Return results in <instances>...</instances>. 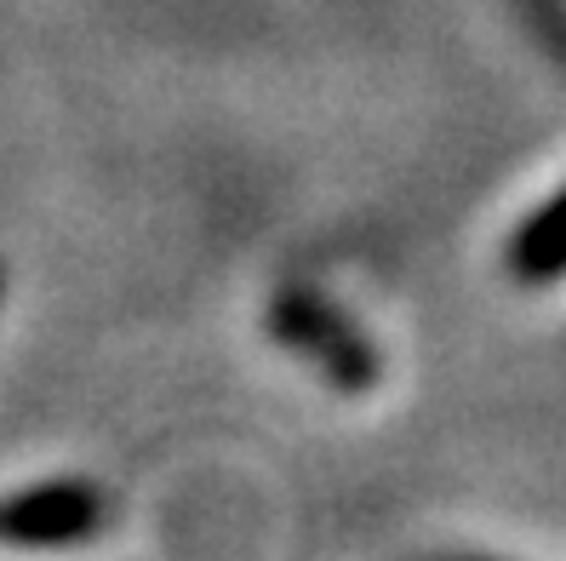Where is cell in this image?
Returning <instances> with one entry per match:
<instances>
[{
    "mask_svg": "<svg viewBox=\"0 0 566 561\" xmlns=\"http://www.w3.org/2000/svg\"><path fill=\"white\" fill-rule=\"evenodd\" d=\"M566 258V201L555 212H544L538 224H532V236L521 241V263L526 270H549V263Z\"/></svg>",
    "mask_w": 566,
    "mask_h": 561,
    "instance_id": "2",
    "label": "cell"
},
{
    "mask_svg": "<svg viewBox=\"0 0 566 561\" xmlns=\"http://www.w3.org/2000/svg\"><path fill=\"white\" fill-rule=\"evenodd\" d=\"M104 521H109V505H104L97 487H86V481H46V487L12 492V499L0 505V544L57 550V544L92 539Z\"/></svg>",
    "mask_w": 566,
    "mask_h": 561,
    "instance_id": "1",
    "label": "cell"
}]
</instances>
